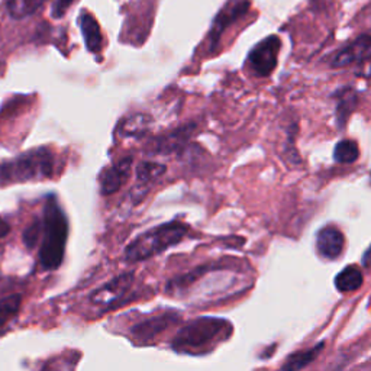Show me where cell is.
<instances>
[{
	"label": "cell",
	"instance_id": "6da1fadb",
	"mask_svg": "<svg viewBox=\"0 0 371 371\" xmlns=\"http://www.w3.org/2000/svg\"><path fill=\"white\" fill-rule=\"evenodd\" d=\"M232 333L231 322L203 316L184 325L171 341V348L178 354L203 355L210 353L219 343L230 338Z\"/></svg>",
	"mask_w": 371,
	"mask_h": 371
},
{
	"label": "cell",
	"instance_id": "7a4b0ae2",
	"mask_svg": "<svg viewBox=\"0 0 371 371\" xmlns=\"http://www.w3.org/2000/svg\"><path fill=\"white\" fill-rule=\"evenodd\" d=\"M68 220L55 196H48L41 219L40 263L45 270H57L65 252Z\"/></svg>",
	"mask_w": 371,
	"mask_h": 371
},
{
	"label": "cell",
	"instance_id": "3957f363",
	"mask_svg": "<svg viewBox=\"0 0 371 371\" xmlns=\"http://www.w3.org/2000/svg\"><path fill=\"white\" fill-rule=\"evenodd\" d=\"M189 228L178 220L167 222L158 227L148 230L146 232L138 235L134 241L128 244L124 252L127 263H138L164 252L166 249L177 245L188 235Z\"/></svg>",
	"mask_w": 371,
	"mask_h": 371
},
{
	"label": "cell",
	"instance_id": "277c9868",
	"mask_svg": "<svg viewBox=\"0 0 371 371\" xmlns=\"http://www.w3.org/2000/svg\"><path fill=\"white\" fill-rule=\"evenodd\" d=\"M54 156L48 148H33L12 160L0 161V184H15L51 178Z\"/></svg>",
	"mask_w": 371,
	"mask_h": 371
},
{
	"label": "cell",
	"instance_id": "5b68a950",
	"mask_svg": "<svg viewBox=\"0 0 371 371\" xmlns=\"http://www.w3.org/2000/svg\"><path fill=\"white\" fill-rule=\"evenodd\" d=\"M280 45H281L280 40L277 36L271 35L251 50L248 55V64L255 76L258 77L270 76L277 65Z\"/></svg>",
	"mask_w": 371,
	"mask_h": 371
},
{
	"label": "cell",
	"instance_id": "8992f818",
	"mask_svg": "<svg viewBox=\"0 0 371 371\" xmlns=\"http://www.w3.org/2000/svg\"><path fill=\"white\" fill-rule=\"evenodd\" d=\"M249 9V0H228L225 6L219 11L216 18L213 19L210 32H209V51L213 53L220 41V36L224 35L225 29H228L232 23H235L240 18H242Z\"/></svg>",
	"mask_w": 371,
	"mask_h": 371
},
{
	"label": "cell",
	"instance_id": "52a82bcc",
	"mask_svg": "<svg viewBox=\"0 0 371 371\" xmlns=\"http://www.w3.org/2000/svg\"><path fill=\"white\" fill-rule=\"evenodd\" d=\"M134 283V271H127L96 289L90 294V302L97 306H110L121 301Z\"/></svg>",
	"mask_w": 371,
	"mask_h": 371
},
{
	"label": "cell",
	"instance_id": "ba28073f",
	"mask_svg": "<svg viewBox=\"0 0 371 371\" xmlns=\"http://www.w3.org/2000/svg\"><path fill=\"white\" fill-rule=\"evenodd\" d=\"M166 170L167 167L164 164L153 163V161H142L136 166L135 170L136 183L129 193V198L134 205H138L144 200L148 192L151 190L153 184L166 173Z\"/></svg>",
	"mask_w": 371,
	"mask_h": 371
},
{
	"label": "cell",
	"instance_id": "9c48e42d",
	"mask_svg": "<svg viewBox=\"0 0 371 371\" xmlns=\"http://www.w3.org/2000/svg\"><path fill=\"white\" fill-rule=\"evenodd\" d=\"M132 168V158L125 157L115 166H110L104 168L99 174V183H100V193L103 196H109L117 193L125 181L129 178V173Z\"/></svg>",
	"mask_w": 371,
	"mask_h": 371
},
{
	"label": "cell",
	"instance_id": "30bf717a",
	"mask_svg": "<svg viewBox=\"0 0 371 371\" xmlns=\"http://www.w3.org/2000/svg\"><path fill=\"white\" fill-rule=\"evenodd\" d=\"M177 321H178V315L168 313V312L158 315V316L148 318L132 326V329H131L132 337L142 343H150L151 340H154L157 335H160L161 332H164L168 326H171Z\"/></svg>",
	"mask_w": 371,
	"mask_h": 371
},
{
	"label": "cell",
	"instance_id": "8fae6325",
	"mask_svg": "<svg viewBox=\"0 0 371 371\" xmlns=\"http://www.w3.org/2000/svg\"><path fill=\"white\" fill-rule=\"evenodd\" d=\"M345 247L343 232L335 227L322 228L316 235V248L321 257L326 259H337Z\"/></svg>",
	"mask_w": 371,
	"mask_h": 371
},
{
	"label": "cell",
	"instance_id": "7c38bea8",
	"mask_svg": "<svg viewBox=\"0 0 371 371\" xmlns=\"http://www.w3.org/2000/svg\"><path fill=\"white\" fill-rule=\"evenodd\" d=\"M192 132H193V125H184L177 131L163 135L153 142V145H151L153 151H150V153L163 154V156L177 153L184 146V144L188 142Z\"/></svg>",
	"mask_w": 371,
	"mask_h": 371
},
{
	"label": "cell",
	"instance_id": "4fadbf2b",
	"mask_svg": "<svg viewBox=\"0 0 371 371\" xmlns=\"http://www.w3.org/2000/svg\"><path fill=\"white\" fill-rule=\"evenodd\" d=\"M371 54V35H362L357 38L354 43L347 45L341 50L335 58L332 60L333 67H345L353 63L364 60L367 55Z\"/></svg>",
	"mask_w": 371,
	"mask_h": 371
},
{
	"label": "cell",
	"instance_id": "5bb4252c",
	"mask_svg": "<svg viewBox=\"0 0 371 371\" xmlns=\"http://www.w3.org/2000/svg\"><path fill=\"white\" fill-rule=\"evenodd\" d=\"M79 25H80L82 35L85 38L86 48L93 54L100 53L102 45H103V36H102L100 26H99L97 21L95 19V16L92 14L83 11L79 18Z\"/></svg>",
	"mask_w": 371,
	"mask_h": 371
},
{
	"label": "cell",
	"instance_id": "9a60e30c",
	"mask_svg": "<svg viewBox=\"0 0 371 371\" xmlns=\"http://www.w3.org/2000/svg\"><path fill=\"white\" fill-rule=\"evenodd\" d=\"M48 0H5V8L12 19H25L38 12Z\"/></svg>",
	"mask_w": 371,
	"mask_h": 371
},
{
	"label": "cell",
	"instance_id": "2e32d148",
	"mask_svg": "<svg viewBox=\"0 0 371 371\" xmlns=\"http://www.w3.org/2000/svg\"><path fill=\"white\" fill-rule=\"evenodd\" d=\"M22 305V294L14 293L0 299V333H4L9 323L18 316Z\"/></svg>",
	"mask_w": 371,
	"mask_h": 371
},
{
	"label": "cell",
	"instance_id": "e0dca14e",
	"mask_svg": "<svg viewBox=\"0 0 371 371\" xmlns=\"http://www.w3.org/2000/svg\"><path fill=\"white\" fill-rule=\"evenodd\" d=\"M151 122L153 121L148 115L136 114L134 117H129V118L124 119V122L121 124L119 132H121L122 136L142 138L148 132V129H150Z\"/></svg>",
	"mask_w": 371,
	"mask_h": 371
},
{
	"label": "cell",
	"instance_id": "ac0fdd59",
	"mask_svg": "<svg viewBox=\"0 0 371 371\" xmlns=\"http://www.w3.org/2000/svg\"><path fill=\"white\" fill-rule=\"evenodd\" d=\"M335 286L341 293L355 291L362 286V273L357 266L345 267L337 277Z\"/></svg>",
	"mask_w": 371,
	"mask_h": 371
},
{
	"label": "cell",
	"instance_id": "d6986e66",
	"mask_svg": "<svg viewBox=\"0 0 371 371\" xmlns=\"http://www.w3.org/2000/svg\"><path fill=\"white\" fill-rule=\"evenodd\" d=\"M358 145L351 139H344L338 142L335 146V151H333V160L340 164H353L358 160Z\"/></svg>",
	"mask_w": 371,
	"mask_h": 371
},
{
	"label": "cell",
	"instance_id": "ffe728a7",
	"mask_svg": "<svg viewBox=\"0 0 371 371\" xmlns=\"http://www.w3.org/2000/svg\"><path fill=\"white\" fill-rule=\"evenodd\" d=\"M323 343L318 344L316 347H313L312 350L303 351V353H296L291 357L287 358V362L281 367L283 370H301L305 368L306 365H309L312 361H315V358L319 355V353L322 351Z\"/></svg>",
	"mask_w": 371,
	"mask_h": 371
},
{
	"label": "cell",
	"instance_id": "44dd1931",
	"mask_svg": "<svg viewBox=\"0 0 371 371\" xmlns=\"http://www.w3.org/2000/svg\"><path fill=\"white\" fill-rule=\"evenodd\" d=\"M357 104V96L354 92L347 90L343 97L338 102V109H337V114H338V119L341 124H344V121L347 119V117L351 114V110L355 107Z\"/></svg>",
	"mask_w": 371,
	"mask_h": 371
},
{
	"label": "cell",
	"instance_id": "7402d4cb",
	"mask_svg": "<svg viewBox=\"0 0 371 371\" xmlns=\"http://www.w3.org/2000/svg\"><path fill=\"white\" fill-rule=\"evenodd\" d=\"M23 244L26 248L32 249L36 247V244L41 240V219H35L32 224L25 230L23 232Z\"/></svg>",
	"mask_w": 371,
	"mask_h": 371
},
{
	"label": "cell",
	"instance_id": "603a6c76",
	"mask_svg": "<svg viewBox=\"0 0 371 371\" xmlns=\"http://www.w3.org/2000/svg\"><path fill=\"white\" fill-rule=\"evenodd\" d=\"M74 2H76V0H54L53 11H51L53 18H55V19L63 18Z\"/></svg>",
	"mask_w": 371,
	"mask_h": 371
},
{
	"label": "cell",
	"instance_id": "cb8c5ba5",
	"mask_svg": "<svg viewBox=\"0 0 371 371\" xmlns=\"http://www.w3.org/2000/svg\"><path fill=\"white\" fill-rule=\"evenodd\" d=\"M9 231H11V227H9L8 222L5 219L0 217V240H2L4 237H6L9 234Z\"/></svg>",
	"mask_w": 371,
	"mask_h": 371
},
{
	"label": "cell",
	"instance_id": "d4e9b609",
	"mask_svg": "<svg viewBox=\"0 0 371 371\" xmlns=\"http://www.w3.org/2000/svg\"><path fill=\"white\" fill-rule=\"evenodd\" d=\"M362 266H364V267H370V266H371V245H370L368 249L364 252Z\"/></svg>",
	"mask_w": 371,
	"mask_h": 371
}]
</instances>
